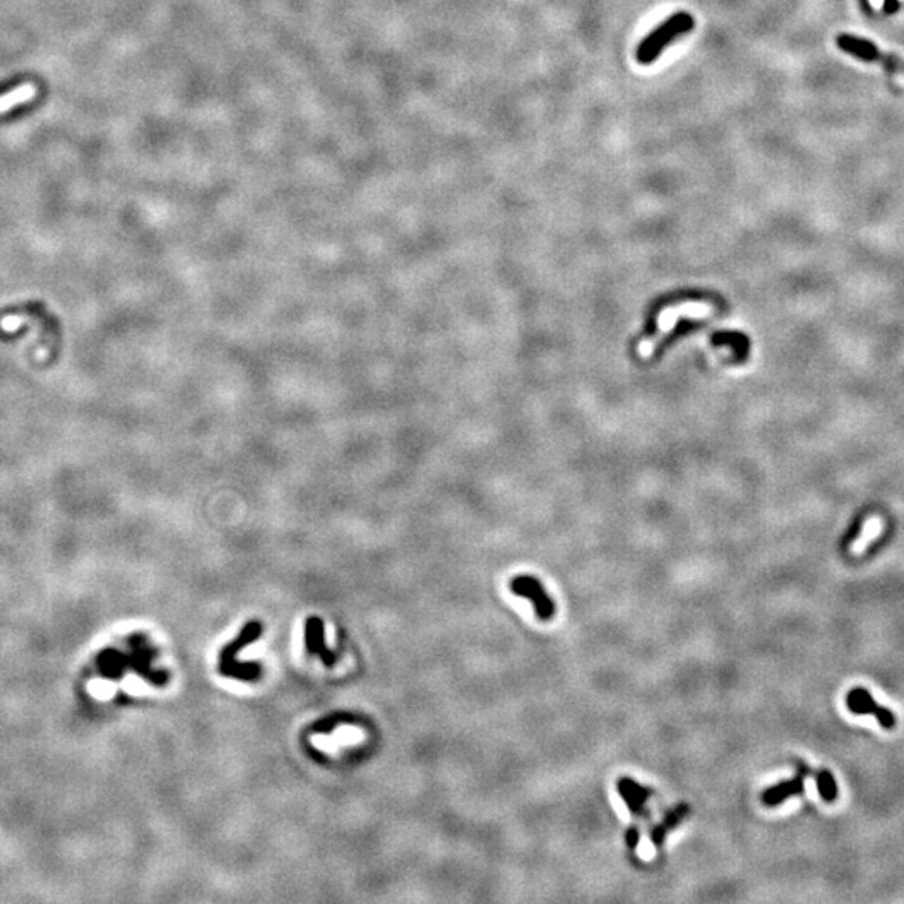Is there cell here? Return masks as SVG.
Masks as SVG:
<instances>
[{"mask_svg":"<svg viewBox=\"0 0 904 904\" xmlns=\"http://www.w3.org/2000/svg\"><path fill=\"white\" fill-rule=\"evenodd\" d=\"M695 25V20L690 13L687 12H678L673 13L672 17H668L664 24L656 27L652 34H648L645 39L640 42V46L637 49V61L640 64L648 66L653 64L661 52L665 51L673 40H677L680 37H683L685 34H688Z\"/></svg>","mask_w":904,"mask_h":904,"instance_id":"obj_1","label":"cell"},{"mask_svg":"<svg viewBox=\"0 0 904 904\" xmlns=\"http://www.w3.org/2000/svg\"><path fill=\"white\" fill-rule=\"evenodd\" d=\"M259 633H262V625L258 621H252L241 630V633L238 635V638L233 640L230 645L223 648L221 655H220V672L226 677H233V678H240V680H257L262 668L257 664H241V661L236 660V655H238L240 648L250 645L253 643L255 640H258Z\"/></svg>","mask_w":904,"mask_h":904,"instance_id":"obj_2","label":"cell"},{"mask_svg":"<svg viewBox=\"0 0 904 904\" xmlns=\"http://www.w3.org/2000/svg\"><path fill=\"white\" fill-rule=\"evenodd\" d=\"M509 588L514 594L518 597L530 599L535 606V613L536 616L541 621H549L554 618L556 615V606H554V601L549 598V594L546 593L544 586L539 583L538 578L535 576H527V575H521L516 576V578L511 580L509 583Z\"/></svg>","mask_w":904,"mask_h":904,"instance_id":"obj_3","label":"cell"},{"mask_svg":"<svg viewBox=\"0 0 904 904\" xmlns=\"http://www.w3.org/2000/svg\"><path fill=\"white\" fill-rule=\"evenodd\" d=\"M845 705L848 709L856 715H866V714H872L878 722L883 725L884 728L891 731V728L896 725V717L889 709H884L881 707L874 698L871 697V693L862 687H856L853 688L851 692L848 693L845 697Z\"/></svg>","mask_w":904,"mask_h":904,"instance_id":"obj_4","label":"cell"},{"mask_svg":"<svg viewBox=\"0 0 904 904\" xmlns=\"http://www.w3.org/2000/svg\"><path fill=\"white\" fill-rule=\"evenodd\" d=\"M838 46L843 49V51H845L848 54H851V56H854V57H859V59L867 61V62H879V64L886 66L888 69H891V71H898V69H901V67H903L901 64H899L898 59L886 56V54L881 52L879 49L874 46V44H871L869 40H865V39L854 37V35L844 34V35H839V37H838Z\"/></svg>","mask_w":904,"mask_h":904,"instance_id":"obj_5","label":"cell"},{"mask_svg":"<svg viewBox=\"0 0 904 904\" xmlns=\"http://www.w3.org/2000/svg\"><path fill=\"white\" fill-rule=\"evenodd\" d=\"M616 790H618L620 798L623 799V802L626 804V807H628V811L633 817H648L647 802L652 795V790L648 787L640 786L638 782H635L630 777H620L616 781Z\"/></svg>","mask_w":904,"mask_h":904,"instance_id":"obj_6","label":"cell"},{"mask_svg":"<svg viewBox=\"0 0 904 904\" xmlns=\"http://www.w3.org/2000/svg\"><path fill=\"white\" fill-rule=\"evenodd\" d=\"M688 814H690V805L685 804V802H680V804L675 805V807L670 809V811L665 814V817L661 819L659 824L653 826V829L650 831L652 844L655 845L656 849L661 848V845H664V843H665L666 834H668L670 831H673L675 827H678L680 822H682L683 819L688 816Z\"/></svg>","mask_w":904,"mask_h":904,"instance_id":"obj_7","label":"cell"},{"mask_svg":"<svg viewBox=\"0 0 904 904\" xmlns=\"http://www.w3.org/2000/svg\"><path fill=\"white\" fill-rule=\"evenodd\" d=\"M807 769H802V774H799L798 777L790 778V781H784L778 782L777 786L771 787L762 794V802L767 807H776V805L782 804L784 800H787L790 795L795 794H802L804 792V774H807Z\"/></svg>","mask_w":904,"mask_h":904,"instance_id":"obj_8","label":"cell"},{"mask_svg":"<svg viewBox=\"0 0 904 904\" xmlns=\"http://www.w3.org/2000/svg\"><path fill=\"white\" fill-rule=\"evenodd\" d=\"M305 645L308 653L312 655H319L322 660H324L325 665H334V655L326 650L325 647V640H324V623H322L320 618H310L307 621V630H305Z\"/></svg>","mask_w":904,"mask_h":904,"instance_id":"obj_9","label":"cell"},{"mask_svg":"<svg viewBox=\"0 0 904 904\" xmlns=\"http://www.w3.org/2000/svg\"><path fill=\"white\" fill-rule=\"evenodd\" d=\"M881 531H883V521H881V518L871 516L865 523V525H862L861 535H859L857 539L851 544V551H854V553H862V551H865L867 546H869L871 541L874 538H878V536L881 535Z\"/></svg>","mask_w":904,"mask_h":904,"instance_id":"obj_10","label":"cell"},{"mask_svg":"<svg viewBox=\"0 0 904 904\" xmlns=\"http://www.w3.org/2000/svg\"><path fill=\"white\" fill-rule=\"evenodd\" d=\"M817 790L819 794H821V799L826 800V802H834L836 798H838L836 778L829 771H827V769H822V771L817 774Z\"/></svg>","mask_w":904,"mask_h":904,"instance_id":"obj_11","label":"cell"},{"mask_svg":"<svg viewBox=\"0 0 904 904\" xmlns=\"http://www.w3.org/2000/svg\"><path fill=\"white\" fill-rule=\"evenodd\" d=\"M34 94H35V89L32 86H29V84L20 86L19 89H16V91L4 94V96H0V111H7L16 104H19V102L30 99Z\"/></svg>","mask_w":904,"mask_h":904,"instance_id":"obj_12","label":"cell"},{"mask_svg":"<svg viewBox=\"0 0 904 904\" xmlns=\"http://www.w3.org/2000/svg\"><path fill=\"white\" fill-rule=\"evenodd\" d=\"M625 843L630 851H635L640 844V829L637 826H630L625 832Z\"/></svg>","mask_w":904,"mask_h":904,"instance_id":"obj_13","label":"cell"},{"mask_svg":"<svg viewBox=\"0 0 904 904\" xmlns=\"http://www.w3.org/2000/svg\"><path fill=\"white\" fill-rule=\"evenodd\" d=\"M879 4H881V0H872V6H874V7H878Z\"/></svg>","mask_w":904,"mask_h":904,"instance_id":"obj_14","label":"cell"}]
</instances>
